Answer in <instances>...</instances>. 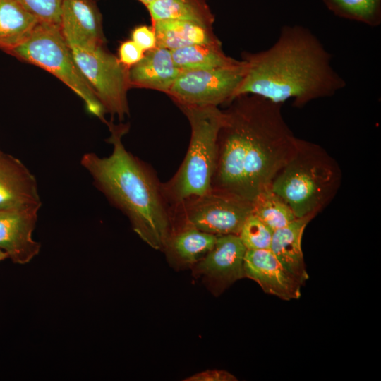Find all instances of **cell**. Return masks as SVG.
<instances>
[{
  "label": "cell",
  "instance_id": "6da1fadb",
  "mask_svg": "<svg viewBox=\"0 0 381 381\" xmlns=\"http://www.w3.org/2000/svg\"><path fill=\"white\" fill-rule=\"evenodd\" d=\"M227 104L211 188L253 202L294 156L299 138L286 123L281 104L241 95Z\"/></svg>",
  "mask_w": 381,
  "mask_h": 381
},
{
  "label": "cell",
  "instance_id": "7a4b0ae2",
  "mask_svg": "<svg viewBox=\"0 0 381 381\" xmlns=\"http://www.w3.org/2000/svg\"><path fill=\"white\" fill-rule=\"evenodd\" d=\"M241 60L246 71L236 97L255 95L281 104L292 99L301 107L346 86L332 66L331 54L316 35L301 25L284 26L270 47L244 52Z\"/></svg>",
  "mask_w": 381,
  "mask_h": 381
},
{
  "label": "cell",
  "instance_id": "3957f363",
  "mask_svg": "<svg viewBox=\"0 0 381 381\" xmlns=\"http://www.w3.org/2000/svg\"><path fill=\"white\" fill-rule=\"evenodd\" d=\"M107 125L111 154L100 157L87 152L80 164L109 202L128 218L138 236L155 249L164 248L172 224L162 183L150 166L126 149L122 138L129 126L108 121Z\"/></svg>",
  "mask_w": 381,
  "mask_h": 381
},
{
  "label": "cell",
  "instance_id": "277c9868",
  "mask_svg": "<svg viewBox=\"0 0 381 381\" xmlns=\"http://www.w3.org/2000/svg\"><path fill=\"white\" fill-rule=\"evenodd\" d=\"M340 182L337 162L320 145L299 139L295 154L270 188L296 218H314L334 197Z\"/></svg>",
  "mask_w": 381,
  "mask_h": 381
},
{
  "label": "cell",
  "instance_id": "5b68a950",
  "mask_svg": "<svg viewBox=\"0 0 381 381\" xmlns=\"http://www.w3.org/2000/svg\"><path fill=\"white\" fill-rule=\"evenodd\" d=\"M190 126L185 157L175 174L162 183L164 195L172 207L182 200L209 192L217 155V137L224 112L217 106L177 105Z\"/></svg>",
  "mask_w": 381,
  "mask_h": 381
},
{
  "label": "cell",
  "instance_id": "8992f818",
  "mask_svg": "<svg viewBox=\"0 0 381 381\" xmlns=\"http://www.w3.org/2000/svg\"><path fill=\"white\" fill-rule=\"evenodd\" d=\"M6 53L51 73L84 102L87 110L106 124V111L78 67L59 25L40 22L30 36Z\"/></svg>",
  "mask_w": 381,
  "mask_h": 381
},
{
  "label": "cell",
  "instance_id": "52a82bcc",
  "mask_svg": "<svg viewBox=\"0 0 381 381\" xmlns=\"http://www.w3.org/2000/svg\"><path fill=\"white\" fill-rule=\"evenodd\" d=\"M252 211L251 202L214 189L170 207L172 228L190 226L217 236L238 235Z\"/></svg>",
  "mask_w": 381,
  "mask_h": 381
},
{
  "label": "cell",
  "instance_id": "ba28073f",
  "mask_svg": "<svg viewBox=\"0 0 381 381\" xmlns=\"http://www.w3.org/2000/svg\"><path fill=\"white\" fill-rule=\"evenodd\" d=\"M67 43L78 67L106 113L117 116L120 121L123 120L129 115V68L107 52L104 45Z\"/></svg>",
  "mask_w": 381,
  "mask_h": 381
},
{
  "label": "cell",
  "instance_id": "9c48e42d",
  "mask_svg": "<svg viewBox=\"0 0 381 381\" xmlns=\"http://www.w3.org/2000/svg\"><path fill=\"white\" fill-rule=\"evenodd\" d=\"M245 71L243 60L221 68L183 71L167 95L176 105L227 104L235 98Z\"/></svg>",
  "mask_w": 381,
  "mask_h": 381
},
{
  "label": "cell",
  "instance_id": "30bf717a",
  "mask_svg": "<svg viewBox=\"0 0 381 381\" xmlns=\"http://www.w3.org/2000/svg\"><path fill=\"white\" fill-rule=\"evenodd\" d=\"M40 207L0 210V249L15 263L30 262L41 245L32 238Z\"/></svg>",
  "mask_w": 381,
  "mask_h": 381
},
{
  "label": "cell",
  "instance_id": "8fae6325",
  "mask_svg": "<svg viewBox=\"0 0 381 381\" xmlns=\"http://www.w3.org/2000/svg\"><path fill=\"white\" fill-rule=\"evenodd\" d=\"M243 270L245 277L256 282L267 294L286 301L301 296L302 284L270 250H246Z\"/></svg>",
  "mask_w": 381,
  "mask_h": 381
},
{
  "label": "cell",
  "instance_id": "7c38bea8",
  "mask_svg": "<svg viewBox=\"0 0 381 381\" xmlns=\"http://www.w3.org/2000/svg\"><path fill=\"white\" fill-rule=\"evenodd\" d=\"M41 206L34 175L19 159L0 151V210Z\"/></svg>",
  "mask_w": 381,
  "mask_h": 381
},
{
  "label": "cell",
  "instance_id": "4fadbf2b",
  "mask_svg": "<svg viewBox=\"0 0 381 381\" xmlns=\"http://www.w3.org/2000/svg\"><path fill=\"white\" fill-rule=\"evenodd\" d=\"M246 248L238 235L218 236L213 248L198 262V270L224 289L245 277Z\"/></svg>",
  "mask_w": 381,
  "mask_h": 381
},
{
  "label": "cell",
  "instance_id": "5bb4252c",
  "mask_svg": "<svg viewBox=\"0 0 381 381\" xmlns=\"http://www.w3.org/2000/svg\"><path fill=\"white\" fill-rule=\"evenodd\" d=\"M60 30L67 42L104 45L102 16L93 0H63Z\"/></svg>",
  "mask_w": 381,
  "mask_h": 381
},
{
  "label": "cell",
  "instance_id": "9a60e30c",
  "mask_svg": "<svg viewBox=\"0 0 381 381\" xmlns=\"http://www.w3.org/2000/svg\"><path fill=\"white\" fill-rule=\"evenodd\" d=\"M181 71L171 51L159 47L145 52L143 59L128 69L131 87L146 88L167 94Z\"/></svg>",
  "mask_w": 381,
  "mask_h": 381
},
{
  "label": "cell",
  "instance_id": "2e32d148",
  "mask_svg": "<svg viewBox=\"0 0 381 381\" xmlns=\"http://www.w3.org/2000/svg\"><path fill=\"white\" fill-rule=\"evenodd\" d=\"M311 217L297 218L286 226L274 231L270 250L282 266L302 285L308 279L303 259L301 241Z\"/></svg>",
  "mask_w": 381,
  "mask_h": 381
},
{
  "label": "cell",
  "instance_id": "e0dca14e",
  "mask_svg": "<svg viewBox=\"0 0 381 381\" xmlns=\"http://www.w3.org/2000/svg\"><path fill=\"white\" fill-rule=\"evenodd\" d=\"M157 39V47L170 51L195 44H212L220 41L212 28L183 20L152 21Z\"/></svg>",
  "mask_w": 381,
  "mask_h": 381
},
{
  "label": "cell",
  "instance_id": "ac0fdd59",
  "mask_svg": "<svg viewBox=\"0 0 381 381\" xmlns=\"http://www.w3.org/2000/svg\"><path fill=\"white\" fill-rule=\"evenodd\" d=\"M39 23L16 0H0V49L7 52L21 44Z\"/></svg>",
  "mask_w": 381,
  "mask_h": 381
},
{
  "label": "cell",
  "instance_id": "d6986e66",
  "mask_svg": "<svg viewBox=\"0 0 381 381\" xmlns=\"http://www.w3.org/2000/svg\"><path fill=\"white\" fill-rule=\"evenodd\" d=\"M217 238L190 226L173 227L164 248L183 262L194 263L213 248Z\"/></svg>",
  "mask_w": 381,
  "mask_h": 381
},
{
  "label": "cell",
  "instance_id": "ffe728a7",
  "mask_svg": "<svg viewBox=\"0 0 381 381\" xmlns=\"http://www.w3.org/2000/svg\"><path fill=\"white\" fill-rule=\"evenodd\" d=\"M152 21L183 20L212 28L214 18L205 0H155L146 6Z\"/></svg>",
  "mask_w": 381,
  "mask_h": 381
},
{
  "label": "cell",
  "instance_id": "44dd1931",
  "mask_svg": "<svg viewBox=\"0 0 381 381\" xmlns=\"http://www.w3.org/2000/svg\"><path fill=\"white\" fill-rule=\"evenodd\" d=\"M173 61L181 71L205 70L229 66L236 60L224 54L221 42L195 44L171 51Z\"/></svg>",
  "mask_w": 381,
  "mask_h": 381
},
{
  "label": "cell",
  "instance_id": "7402d4cb",
  "mask_svg": "<svg viewBox=\"0 0 381 381\" xmlns=\"http://www.w3.org/2000/svg\"><path fill=\"white\" fill-rule=\"evenodd\" d=\"M252 205V212L273 231L297 219L289 206L270 187L259 193Z\"/></svg>",
  "mask_w": 381,
  "mask_h": 381
},
{
  "label": "cell",
  "instance_id": "603a6c76",
  "mask_svg": "<svg viewBox=\"0 0 381 381\" xmlns=\"http://www.w3.org/2000/svg\"><path fill=\"white\" fill-rule=\"evenodd\" d=\"M337 14L371 26L380 24V0H326Z\"/></svg>",
  "mask_w": 381,
  "mask_h": 381
},
{
  "label": "cell",
  "instance_id": "cb8c5ba5",
  "mask_svg": "<svg viewBox=\"0 0 381 381\" xmlns=\"http://www.w3.org/2000/svg\"><path fill=\"white\" fill-rule=\"evenodd\" d=\"M273 232L252 212L244 221L238 236L247 250H270Z\"/></svg>",
  "mask_w": 381,
  "mask_h": 381
},
{
  "label": "cell",
  "instance_id": "d4e9b609",
  "mask_svg": "<svg viewBox=\"0 0 381 381\" xmlns=\"http://www.w3.org/2000/svg\"><path fill=\"white\" fill-rule=\"evenodd\" d=\"M40 22L59 24L63 0H16Z\"/></svg>",
  "mask_w": 381,
  "mask_h": 381
},
{
  "label": "cell",
  "instance_id": "484cf974",
  "mask_svg": "<svg viewBox=\"0 0 381 381\" xmlns=\"http://www.w3.org/2000/svg\"><path fill=\"white\" fill-rule=\"evenodd\" d=\"M144 54L145 52L131 40L121 43L118 59L124 66L130 68L140 61Z\"/></svg>",
  "mask_w": 381,
  "mask_h": 381
},
{
  "label": "cell",
  "instance_id": "4316f807",
  "mask_svg": "<svg viewBox=\"0 0 381 381\" xmlns=\"http://www.w3.org/2000/svg\"><path fill=\"white\" fill-rule=\"evenodd\" d=\"M131 40L145 52L157 47V39L154 30L146 25L135 28L131 33Z\"/></svg>",
  "mask_w": 381,
  "mask_h": 381
},
{
  "label": "cell",
  "instance_id": "83f0119b",
  "mask_svg": "<svg viewBox=\"0 0 381 381\" xmlns=\"http://www.w3.org/2000/svg\"><path fill=\"white\" fill-rule=\"evenodd\" d=\"M188 381H235L236 377L230 373L222 370H208L200 372L184 380Z\"/></svg>",
  "mask_w": 381,
  "mask_h": 381
},
{
  "label": "cell",
  "instance_id": "f1b7e54d",
  "mask_svg": "<svg viewBox=\"0 0 381 381\" xmlns=\"http://www.w3.org/2000/svg\"><path fill=\"white\" fill-rule=\"evenodd\" d=\"M8 258V254L3 250L0 249V262Z\"/></svg>",
  "mask_w": 381,
  "mask_h": 381
},
{
  "label": "cell",
  "instance_id": "f546056e",
  "mask_svg": "<svg viewBox=\"0 0 381 381\" xmlns=\"http://www.w3.org/2000/svg\"><path fill=\"white\" fill-rule=\"evenodd\" d=\"M140 2L143 3L145 6H147L150 3L153 2L155 0H138Z\"/></svg>",
  "mask_w": 381,
  "mask_h": 381
}]
</instances>
